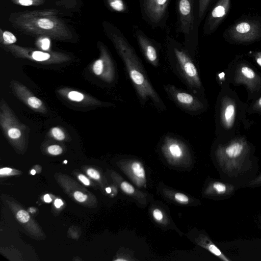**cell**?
I'll return each instance as SVG.
<instances>
[{
  "label": "cell",
  "instance_id": "cell-1",
  "mask_svg": "<svg viewBox=\"0 0 261 261\" xmlns=\"http://www.w3.org/2000/svg\"><path fill=\"white\" fill-rule=\"evenodd\" d=\"M112 38L140 98L144 101L150 99L156 106L165 108L161 99L149 82L133 47L120 32L113 33Z\"/></svg>",
  "mask_w": 261,
  "mask_h": 261
},
{
  "label": "cell",
  "instance_id": "cell-2",
  "mask_svg": "<svg viewBox=\"0 0 261 261\" xmlns=\"http://www.w3.org/2000/svg\"><path fill=\"white\" fill-rule=\"evenodd\" d=\"M223 37L236 44H249L261 40V17L247 15L242 16L223 32Z\"/></svg>",
  "mask_w": 261,
  "mask_h": 261
},
{
  "label": "cell",
  "instance_id": "cell-3",
  "mask_svg": "<svg viewBox=\"0 0 261 261\" xmlns=\"http://www.w3.org/2000/svg\"><path fill=\"white\" fill-rule=\"evenodd\" d=\"M175 5L177 32L184 35L186 41L196 40L200 25L197 0H175Z\"/></svg>",
  "mask_w": 261,
  "mask_h": 261
},
{
  "label": "cell",
  "instance_id": "cell-4",
  "mask_svg": "<svg viewBox=\"0 0 261 261\" xmlns=\"http://www.w3.org/2000/svg\"><path fill=\"white\" fill-rule=\"evenodd\" d=\"M171 0H138L142 18L152 28H164Z\"/></svg>",
  "mask_w": 261,
  "mask_h": 261
},
{
  "label": "cell",
  "instance_id": "cell-5",
  "mask_svg": "<svg viewBox=\"0 0 261 261\" xmlns=\"http://www.w3.org/2000/svg\"><path fill=\"white\" fill-rule=\"evenodd\" d=\"M166 41L189 84L194 88H200L201 82L198 70L187 53L178 42L171 37H167Z\"/></svg>",
  "mask_w": 261,
  "mask_h": 261
},
{
  "label": "cell",
  "instance_id": "cell-6",
  "mask_svg": "<svg viewBox=\"0 0 261 261\" xmlns=\"http://www.w3.org/2000/svg\"><path fill=\"white\" fill-rule=\"evenodd\" d=\"M248 146L242 139H236L227 144L220 146L217 150V156L228 170L237 168L243 161Z\"/></svg>",
  "mask_w": 261,
  "mask_h": 261
},
{
  "label": "cell",
  "instance_id": "cell-7",
  "mask_svg": "<svg viewBox=\"0 0 261 261\" xmlns=\"http://www.w3.org/2000/svg\"><path fill=\"white\" fill-rule=\"evenodd\" d=\"M231 0H217L209 10L206 17L203 33L209 35L214 33L229 14Z\"/></svg>",
  "mask_w": 261,
  "mask_h": 261
},
{
  "label": "cell",
  "instance_id": "cell-8",
  "mask_svg": "<svg viewBox=\"0 0 261 261\" xmlns=\"http://www.w3.org/2000/svg\"><path fill=\"white\" fill-rule=\"evenodd\" d=\"M133 33L146 59L153 66L158 65V50L153 41L140 28L133 26Z\"/></svg>",
  "mask_w": 261,
  "mask_h": 261
},
{
  "label": "cell",
  "instance_id": "cell-9",
  "mask_svg": "<svg viewBox=\"0 0 261 261\" xmlns=\"http://www.w3.org/2000/svg\"><path fill=\"white\" fill-rule=\"evenodd\" d=\"M166 90L178 105L190 111H197L203 108L201 102L190 94L181 91L173 86H168Z\"/></svg>",
  "mask_w": 261,
  "mask_h": 261
},
{
  "label": "cell",
  "instance_id": "cell-10",
  "mask_svg": "<svg viewBox=\"0 0 261 261\" xmlns=\"http://www.w3.org/2000/svg\"><path fill=\"white\" fill-rule=\"evenodd\" d=\"M236 81L238 83L245 84L251 91L258 87L261 83L260 77L249 66L242 64L236 71Z\"/></svg>",
  "mask_w": 261,
  "mask_h": 261
},
{
  "label": "cell",
  "instance_id": "cell-11",
  "mask_svg": "<svg viewBox=\"0 0 261 261\" xmlns=\"http://www.w3.org/2000/svg\"><path fill=\"white\" fill-rule=\"evenodd\" d=\"M236 107L234 102L229 98L222 101L221 110V120L223 126L227 129L231 128L234 122Z\"/></svg>",
  "mask_w": 261,
  "mask_h": 261
},
{
  "label": "cell",
  "instance_id": "cell-12",
  "mask_svg": "<svg viewBox=\"0 0 261 261\" xmlns=\"http://www.w3.org/2000/svg\"><path fill=\"white\" fill-rule=\"evenodd\" d=\"M163 149L168 156L175 160L181 159L183 157L185 153L182 143L170 137L166 138Z\"/></svg>",
  "mask_w": 261,
  "mask_h": 261
},
{
  "label": "cell",
  "instance_id": "cell-13",
  "mask_svg": "<svg viewBox=\"0 0 261 261\" xmlns=\"http://www.w3.org/2000/svg\"><path fill=\"white\" fill-rule=\"evenodd\" d=\"M215 1L216 0H197L200 24Z\"/></svg>",
  "mask_w": 261,
  "mask_h": 261
},
{
  "label": "cell",
  "instance_id": "cell-14",
  "mask_svg": "<svg viewBox=\"0 0 261 261\" xmlns=\"http://www.w3.org/2000/svg\"><path fill=\"white\" fill-rule=\"evenodd\" d=\"M110 7L120 13H128L129 8L124 0H108Z\"/></svg>",
  "mask_w": 261,
  "mask_h": 261
},
{
  "label": "cell",
  "instance_id": "cell-15",
  "mask_svg": "<svg viewBox=\"0 0 261 261\" xmlns=\"http://www.w3.org/2000/svg\"><path fill=\"white\" fill-rule=\"evenodd\" d=\"M130 168L133 175L136 178L141 179L145 178V169L140 162L137 161L133 162Z\"/></svg>",
  "mask_w": 261,
  "mask_h": 261
},
{
  "label": "cell",
  "instance_id": "cell-16",
  "mask_svg": "<svg viewBox=\"0 0 261 261\" xmlns=\"http://www.w3.org/2000/svg\"><path fill=\"white\" fill-rule=\"evenodd\" d=\"M207 249L213 254L217 256L222 260L225 261L230 260L225 255H224L219 249L214 244L210 243L207 245Z\"/></svg>",
  "mask_w": 261,
  "mask_h": 261
},
{
  "label": "cell",
  "instance_id": "cell-17",
  "mask_svg": "<svg viewBox=\"0 0 261 261\" xmlns=\"http://www.w3.org/2000/svg\"><path fill=\"white\" fill-rule=\"evenodd\" d=\"M32 57L36 61H43L48 59L50 58V55L42 51H35L33 52Z\"/></svg>",
  "mask_w": 261,
  "mask_h": 261
},
{
  "label": "cell",
  "instance_id": "cell-18",
  "mask_svg": "<svg viewBox=\"0 0 261 261\" xmlns=\"http://www.w3.org/2000/svg\"><path fill=\"white\" fill-rule=\"evenodd\" d=\"M39 27L42 29L48 30L54 27L53 22L47 18H41L38 20L37 22Z\"/></svg>",
  "mask_w": 261,
  "mask_h": 261
},
{
  "label": "cell",
  "instance_id": "cell-19",
  "mask_svg": "<svg viewBox=\"0 0 261 261\" xmlns=\"http://www.w3.org/2000/svg\"><path fill=\"white\" fill-rule=\"evenodd\" d=\"M214 191L219 194H224L227 189L226 185L222 182H215L213 184Z\"/></svg>",
  "mask_w": 261,
  "mask_h": 261
},
{
  "label": "cell",
  "instance_id": "cell-20",
  "mask_svg": "<svg viewBox=\"0 0 261 261\" xmlns=\"http://www.w3.org/2000/svg\"><path fill=\"white\" fill-rule=\"evenodd\" d=\"M103 62L101 59L97 60L93 67L94 73L97 75H100L103 70Z\"/></svg>",
  "mask_w": 261,
  "mask_h": 261
},
{
  "label": "cell",
  "instance_id": "cell-21",
  "mask_svg": "<svg viewBox=\"0 0 261 261\" xmlns=\"http://www.w3.org/2000/svg\"><path fill=\"white\" fill-rule=\"evenodd\" d=\"M68 97L71 100L75 101H81L84 98V95L82 93L75 91L70 92Z\"/></svg>",
  "mask_w": 261,
  "mask_h": 261
},
{
  "label": "cell",
  "instance_id": "cell-22",
  "mask_svg": "<svg viewBox=\"0 0 261 261\" xmlns=\"http://www.w3.org/2000/svg\"><path fill=\"white\" fill-rule=\"evenodd\" d=\"M121 189L128 194H132L135 192L134 187L127 181H123L121 184Z\"/></svg>",
  "mask_w": 261,
  "mask_h": 261
},
{
  "label": "cell",
  "instance_id": "cell-23",
  "mask_svg": "<svg viewBox=\"0 0 261 261\" xmlns=\"http://www.w3.org/2000/svg\"><path fill=\"white\" fill-rule=\"evenodd\" d=\"M16 217L18 220L22 223H25L28 222L30 219L29 214L24 210H20L18 211Z\"/></svg>",
  "mask_w": 261,
  "mask_h": 261
},
{
  "label": "cell",
  "instance_id": "cell-24",
  "mask_svg": "<svg viewBox=\"0 0 261 261\" xmlns=\"http://www.w3.org/2000/svg\"><path fill=\"white\" fill-rule=\"evenodd\" d=\"M3 36L4 41L8 43L12 44L16 41V38L15 36L10 32H4Z\"/></svg>",
  "mask_w": 261,
  "mask_h": 261
},
{
  "label": "cell",
  "instance_id": "cell-25",
  "mask_svg": "<svg viewBox=\"0 0 261 261\" xmlns=\"http://www.w3.org/2000/svg\"><path fill=\"white\" fill-rule=\"evenodd\" d=\"M51 133L54 137L58 140H63L65 139L64 133L58 127H54Z\"/></svg>",
  "mask_w": 261,
  "mask_h": 261
},
{
  "label": "cell",
  "instance_id": "cell-26",
  "mask_svg": "<svg viewBox=\"0 0 261 261\" xmlns=\"http://www.w3.org/2000/svg\"><path fill=\"white\" fill-rule=\"evenodd\" d=\"M28 104L33 108H38L42 105L41 101L36 97H31L28 100Z\"/></svg>",
  "mask_w": 261,
  "mask_h": 261
},
{
  "label": "cell",
  "instance_id": "cell-27",
  "mask_svg": "<svg viewBox=\"0 0 261 261\" xmlns=\"http://www.w3.org/2000/svg\"><path fill=\"white\" fill-rule=\"evenodd\" d=\"M175 199L180 203L187 204L189 202L188 197L180 193H177L174 195Z\"/></svg>",
  "mask_w": 261,
  "mask_h": 261
},
{
  "label": "cell",
  "instance_id": "cell-28",
  "mask_svg": "<svg viewBox=\"0 0 261 261\" xmlns=\"http://www.w3.org/2000/svg\"><path fill=\"white\" fill-rule=\"evenodd\" d=\"M48 152L53 155H58L62 152V148L57 145H53L48 147Z\"/></svg>",
  "mask_w": 261,
  "mask_h": 261
},
{
  "label": "cell",
  "instance_id": "cell-29",
  "mask_svg": "<svg viewBox=\"0 0 261 261\" xmlns=\"http://www.w3.org/2000/svg\"><path fill=\"white\" fill-rule=\"evenodd\" d=\"M9 136L12 139L18 138L21 136L20 130L17 128H11L8 130Z\"/></svg>",
  "mask_w": 261,
  "mask_h": 261
},
{
  "label": "cell",
  "instance_id": "cell-30",
  "mask_svg": "<svg viewBox=\"0 0 261 261\" xmlns=\"http://www.w3.org/2000/svg\"><path fill=\"white\" fill-rule=\"evenodd\" d=\"M153 217L155 220L158 221H161L163 218V215L161 211L159 209L155 208L152 212Z\"/></svg>",
  "mask_w": 261,
  "mask_h": 261
},
{
  "label": "cell",
  "instance_id": "cell-31",
  "mask_svg": "<svg viewBox=\"0 0 261 261\" xmlns=\"http://www.w3.org/2000/svg\"><path fill=\"white\" fill-rule=\"evenodd\" d=\"M74 197L76 200L80 202L84 201L87 198V196L86 195H85L79 191H76L74 193Z\"/></svg>",
  "mask_w": 261,
  "mask_h": 261
},
{
  "label": "cell",
  "instance_id": "cell-32",
  "mask_svg": "<svg viewBox=\"0 0 261 261\" xmlns=\"http://www.w3.org/2000/svg\"><path fill=\"white\" fill-rule=\"evenodd\" d=\"M87 172L88 175L93 178L98 179L100 178L99 173L94 169L89 168L88 169Z\"/></svg>",
  "mask_w": 261,
  "mask_h": 261
},
{
  "label": "cell",
  "instance_id": "cell-33",
  "mask_svg": "<svg viewBox=\"0 0 261 261\" xmlns=\"http://www.w3.org/2000/svg\"><path fill=\"white\" fill-rule=\"evenodd\" d=\"M50 45V41L48 38H44L42 40L41 48L43 50H47L49 48Z\"/></svg>",
  "mask_w": 261,
  "mask_h": 261
},
{
  "label": "cell",
  "instance_id": "cell-34",
  "mask_svg": "<svg viewBox=\"0 0 261 261\" xmlns=\"http://www.w3.org/2000/svg\"><path fill=\"white\" fill-rule=\"evenodd\" d=\"M256 63L261 67V51H257L253 55Z\"/></svg>",
  "mask_w": 261,
  "mask_h": 261
},
{
  "label": "cell",
  "instance_id": "cell-35",
  "mask_svg": "<svg viewBox=\"0 0 261 261\" xmlns=\"http://www.w3.org/2000/svg\"><path fill=\"white\" fill-rule=\"evenodd\" d=\"M79 179L85 185L88 186L90 185V181L89 179L83 175H80L79 176Z\"/></svg>",
  "mask_w": 261,
  "mask_h": 261
},
{
  "label": "cell",
  "instance_id": "cell-36",
  "mask_svg": "<svg viewBox=\"0 0 261 261\" xmlns=\"http://www.w3.org/2000/svg\"><path fill=\"white\" fill-rule=\"evenodd\" d=\"M20 5L23 6H30L33 4L32 0H18Z\"/></svg>",
  "mask_w": 261,
  "mask_h": 261
},
{
  "label": "cell",
  "instance_id": "cell-37",
  "mask_svg": "<svg viewBox=\"0 0 261 261\" xmlns=\"http://www.w3.org/2000/svg\"><path fill=\"white\" fill-rule=\"evenodd\" d=\"M12 171V169L9 168H4L0 170V174H8Z\"/></svg>",
  "mask_w": 261,
  "mask_h": 261
},
{
  "label": "cell",
  "instance_id": "cell-38",
  "mask_svg": "<svg viewBox=\"0 0 261 261\" xmlns=\"http://www.w3.org/2000/svg\"><path fill=\"white\" fill-rule=\"evenodd\" d=\"M63 204V203L61 199H57L55 201V205L58 208L60 207Z\"/></svg>",
  "mask_w": 261,
  "mask_h": 261
},
{
  "label": "cell",
  "instance_id": "cell-39",
  "mask_svg": "<svg viewBox=\"0 0 261 261\" xmlns=\"http://www.w3.org/2000/svg\"><path fill=\"white\" fill-rule=\"evenodd\" d=\"M44 200L46 202H50L51 201V199L49 195L46 194L44 197Z\"/></svg>",
  "mask_w": 261,
  "mask_h": 261
},
{
  "label": "cell",
  "instance_id": "cell-40",
  "mask_svg": "<svg viewBox=\"0 0 261 261\" xmlns=\"http://www.w3.org/2000/svg\"><path fill=\"white\" fill-rule=\"evenodd\" d=\"M255 106L257 108L261 109V97L257 100L256 103H255Z\"/></svg>",
  "mask_w": 261,
  "mask_h": 261
},
{
  "label": "cell",
  "instance_id": "cell-41",
  "mask_svg": "<svg viewBox=\"0 0 261 261\" xmlns=\"http://www.w3.org/2000/svg\"><path fill=\"white\" fill-rule=\"evenodd\" d=\"M106 191L107 193H110L111 192V189L110 188L108 187L106 189Z\"/></svg>",
  "mask_w": 261,
  "mask_h": 261
},
{
  "label": "cell",
  "instance_id": "cell-42",
  "mask_svg": "<svg viewBox=\"0 0 261 261\" xmlns=\"http://www.w3.org/2000/svg\"><path fill=\"white\" fill-rule=\"evenodd\" d=\"M31 173L32 175L35 174V173H36L35 170H32L31 171Z\"/></svg>",
  "mask_w": 261,
  "mask_h": 261
},
{
  "label": "cell",
  "instance_id": "cell-43",
  "mask_svg": "<svg viewBox=\"0 0 261 261\" xmlns=\"http://www.w3.org/2000/svg\"><path fill=\"white\" fill-rule=\"evenodd\" d=\"M125 259H117L116 260H125Z\"/></svg>",
  "mask_w": 261,
  "mask_h": 261
},
{
  "label": "cell",
  "instance_id": "cell-44",
  "mask_svg": "<svg viewBox=\"0 0 261 261\" xmlns=\"http://www.w3.org/2000/svg\"><path fill=\"white\" fill-rule=\"evenodd\" d=\"M67 161H64V164H66V163H67Z\"/></svg>",
  "mask_w": 261,
  "mask_h": 261
}]
</instances>
